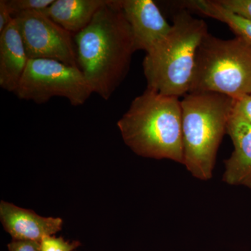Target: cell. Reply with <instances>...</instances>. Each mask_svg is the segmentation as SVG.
Instances as JSON below:
<instances>
[{
  "label": "cell",
  "instance_id": "6da1fadb",
  "mask_svg": "<svg viewBox=\"0 0 251 251\" xmlns=\"http://www.w3.org/2000/svg\"><path fill=\"white\" fill-rule=\"evenodd\" d=\"M74 41L79 69L94 93L109 100L126 76L135 52L120 0H108Z\"/></svg>",
  "mask_w": 251,
  "mask_h": 251
},
{
  "label": "cell",
  "instance_id": "7a4b0ae2",
  "mask_svg": "<svg viewBox=\"0 0 251 251\" xmlns=\"http://www.w3.org/2000/svg\"><path fill=\"white\" fill-rule=\"evenodd\" d=\"M117 126L136 154L184 163L181 101L146 89L135 97Z\"/></svg>",
  "mask_w": 251,
  "mask_h": 251
},
{
  "label": "cell",
  "instance_id": "3957f363",
  "mask_svg": "<svg viewBox=\"0 0 251 251\" xmlns=\"http://www.w3.org/2000/svg\"><path fill=\"white\" fill-rule=\"evenodd\" d=\"M207 33L206 23L186 10L175 14L168 35L144 59L147 88L177 98L188 94L198 47Z\"/></svg>",
  "mask_w": 251,
  "mask_h": 251
},
{
  "label": "cell",
  "instance_id": "277c9868",
  "mask_svg": "<svg viewBox=\"0 0 251 251\" xmlns=\"http://www.w3.org/2000/svg\"><path fill=\"white\" fill-rule=\"evenodd\" d=\"M181 107L183 165L195 177L211 179L234 99L214 92H194L185 96Z\"/></svg>",
  "mask_w": 251,
  "mask_h": 251
},
{
  "label": "cell",
  "instance_id": "5b68a950",
  "mask_svg": "<svg viewBox=\"0 0 251 251\" xmlns=\"http://www.w3.org/2000/svg\"><path fill=\"white\" fill-rule=\"evenodd\" d=\"M214 92L236 99L251 94V46L239 38L224 40L209 32L196 53L188 93Z\"/></svg>",
  "mask_w": 251,
  "mask_h": 251
},
{
  "label": "cell",
  "instance_id": "8992f818",
  "mask_svg": "<svg viewBox=\"0 0 251 251\" xmlns=\"http://www.w3.org/2000/svg\"><path fill=\"white\" fill-rule=\"evenodd\" d=\"M93 93L78 67L47 59H29L15 92L20 99L37 104L63 97L74 106L83 105Z\"/></svg>",
  "mask_w": 251,
  "mask_h": 251
},
{
  "label": "cell",
  "instance_id": "52a82bcc",
  "mask_svg": "<svg viewBox=\"0 0 251 251\" xmlns=\"http://www.w3.org/2000/svg\"><path fill=\"white\" fill-rule=\"evenodd\" d=\"M14 19L29 59H53L79 68L74 34L54 23L43 11L23 13Z\"/></svg>",
  "mask_w": 251,
  "mask_h": 251
},
{
  "label": "cell",
  "instance_id": "ba28073f",
  "mask_svg": "<svg viewBox=\"0 0 251 251\" xmlns=\"http://www.w3.org/2000/svg\"><path fill=\"white\" fill-rule=\"evenodd\" d=\"M133 35L135 51L154 49L171 31L170 25L152 0H120Z\"/></svg>",
  "mask_w": 251,
  "mask_h": 251
},
{
  "label": "cell",
  "instance_id": "9c48e42d",
  "mask_svg": "<svg viewBox=\"0 0 251 251\" xmlns=\"http://www.w3.org/2000/svg\"><path fill=\"white\" fill-rule=\"evenodd\" d=\"M0 219L5 230L14 240L41 243L62 229L60 218L43 217L29 209L1 201Z\"/></svg>",
  "mask_w": 251,
  "mask_h": 251
},
{
  "label": "cell",
  "instance_id": "30bf717a",
  "mask_svg": "<svg viewBox=\"0 0 251 251\" xmlns=\"http://www.w3.org/2000/svg\"><path fill=\"white\" fill-rule=\"evenodd\" d=\"M227 133L234 150L225 161L223 181L229 185H243L251 188V125L232 110Z\"/></svg>",
  "mask_w": 251,
  "mask_h": 251
},
{
  "label": "cell",
  "instance_id": "8fae6325",
  "mask_svg": "<svg viewBox=\"0 0 251 251\" xmlns=\"http://www.w3.org/2000/svg\"><path fill=\"white\" fill-rule=\"evenodd\" d=\"M28 61L22 36L14 19L0 33V87L15 94Z\"/></svg>",
  "mask_w": 251,
  "mask_h": 251
},
{
  "label": "cell",
  "instance_id": "7c38bea8",
  "mask_svg": "<svg viewBox=\"0 0 251 251\" xmlns=\"http://www.w3.org/2000/svg\"><path fill=\"white\" fill-rule=\"evenodd\" d=\"M108 0H54L43 12L74 35L90 25Z\"/></svg>",
  "mask_w": 251,
  "mask_h": 251
},
{
  "label": "cell",
  "instance_id": "4fadbf2b",
  "mask_svg": "<svg viewBox=\"0 0 251 251\" xmlns=\"http://www.w3.org/2000/svg\"><path fill=\"white\" fill-rule=\"evenodd\" d=\"M184 9L192 10L204 16L226 23L237 37L251 46V21L224 7L216 0H189L181 3Z\"/></svg>",
  "mask_w": 251,
  "mask_h": 251
},
{
  "label": "cell",
  "instance_id": "5bb4252c",
  "mask_svg": "<svg viewBox=\"0 0 251 251\" xmlns=\"http://www.w3.org/2000/svg\"><path fill=\"white\" fill-rule=\"evenodd\" d=\"M54 0H6V4L14 18L18 15L29 11L47 9Z\"/></svg>",
  "mask_w": 251,
  "mask_h": 251
},
{
  "label": "cell",
  "instance_id": "9a60e30c",
  "mask_svg": "<svg viewBox=\"0 0 251 251\" xmlns=\"http://www.w3.org/2000/svg\"><path fill=\"white\" fill-rule=\"evenodd\" d=\"M80 246L79 242H68L62 237H46L41 241V251H75Z\"/></svg>",
  "mask_w": 251,
  "mask_h": 251
},
{
  "label": "cell",
  "instance_id": "2e32d148",
  "mask_svg": "<svg viewBox=\"0 0 251 251\" xmlns=\"http://www.w3.org/2000/svg\"><path fill=\"white\" fill-rule=\"evenodd\" d=\"M220 4L234 13L251 21V0H216Z\"/></svg>",
  "mask_w": 251,
  "mask_h": 251
},
{
  "label": "cell",
  "instance_id": "e0dca14e",
  "mask_svg": "<svg viewBox=\"0 0 251 251\" xmlns=\"http://www.w3.org/2000/svg\"><path fill=\"white\" fill-rule=\"evenodd\" d=\"M233 111L251 125V94L234 99Z\"/></svg>",
  "mask_w": 251,
  "mask_h": 251
},
{
  "label": "cell",
  "instance_id": "ac0fdd59",
  "mask_svg": "<svg viewBox=\"0 0 251 251\" xmlns=\"http://www.w3.org/2000/svg\"><path fill=\"white\" fill-rule=\"evenodd\" d=\"M9 251H41V243L14 240L8 244Z\"/></svg>",
  "mask_w": 251,
  "mask_h": 251
},
{
  "label": "cell",
  "instance_id": "d6986e66",
  "mask_svg": "<svg viewBox=\"0 0 251 251\" xmlns=\"http://www.w3.org/2000/svg\"><path fill=\"white\" fill-rule=\"evenodd\" d=\"M14 17L6 4V0L0 1V33L8 27V25L14 21Z\"/></svg>",
  "mask_w": 251,
  "mask_h": 251
}]
</instances>
